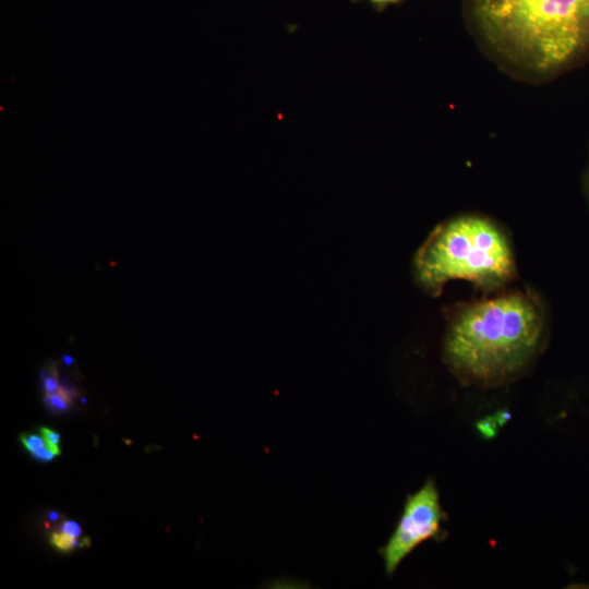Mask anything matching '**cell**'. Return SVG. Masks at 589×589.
<instances>
[{"label":"cell","instance_id":"6da1fadb","mask_svg":"<svg viewBox=\"0 0 589 589\" xmlns=\"http://www.w3.org/2000/svg\"><path fill=\"white\" fill-rule=\"evenodd\" d=\"M480 50L505 74L543 83L589 57V0H462Z\"/></svg>","mask_w":589,"mask_h":589},{"label":"cell","instance_id":"7a4b0ae2","mask_svg":"<svg viewBox=\"0 0 589 589\" xmlns=\"http://www.w3.org/2000/svg\"><path fill=\"white\" fill-rule=\"evenodd\" d=\"M546 314L528 290H501L460 304L443 345L446 365L461 382L494 387L515 380L540 352Z\"/></svg>","mask_w":589,"mask_h":589},{"label":"cell","instance_id":"3957f363","mask_svg":"<svg viewBox=\"0 0 589 589\" xmlns=\"http://www.w3.org/2000/svg\"><path fill=\"white\" fill-rule=\"evenodd\" d=\"M413 269L419 285L433 296L452 280L495 292L515 279L516 262L503 227L486 216L464 214L430 233L414 256Z\"/></svg>","mask_w":589,"mask_h":589},{"label":"cell","instance_id":"277c9868","mask_svg":"<svg viewBox=\"0 0 589 589\" xmlns=\"http://www.w3.org/2000/svg\"><path fill=\"white\" fill-rule=\"evenodd\" d=\"M445 519L438 491L429 480L407 497L394 532L381 549L386 573L392 575L418 545L435 538Z\"/></svg>","mask_w":589,"mask_h":589},{"label":"cell","instance_id":"5b68a950","mask_svg":"<svg viewBox=\"0 0 589 589\" xmlns=\"http://www.w3.org/2000/svg\"><path fill=\"white\" fill-rule=\"evenodd\" d=\"M20 440L22 444L25 446V448L37 460L50 461L57 456V454L49 448L48 444L46 443L43 436H38L36 434L23 433L21 434Z\"/></svg>","mask_w":589,"mask_h":589},{"label":"cell","instance_id":"8992f818","mask_svg":"<svg viewBox=\"0 0 589 589\" xmlns=\"http://www.w3.org/2000/svg\"><path fill=\"white\" fill-rule=\"evenodd\" d=\"M89 538L77 539L64 531L52 532L50 536V544L53 545L59 551H71L79 546H89Z\"/></svg>","mask_w":589,"mask_h":589},{"label":"cell","instance_id":"52a82bcc","mask_svg":"<svg viewBox=\"0 0 589 589\" xmlns=\"http://www.w3.org/2000/svg\"><path fill=\"white\" fill-rule=\"evenodd\" d=\"M72 401L70 393L63 387H59L57 392L46 394L45 402L55 411H64Z\"/></svg>","mask_w":589,"mask_h":589},{"label":"cell","instance_id":"ba28073f","mask_svg":"<svg viewBox=\"0 0 589 589\" xmlns=\"http://www.w3.org/2000/svg\"><path fill=\"white\" fill-rule=\"evenodd\" d=\"M40 433L44 440L46 441V443L48 444L49 448L53 450L57 454V456L60 455L61 454V450L59 448L60 434L46 426L40 428Z\"/></svg>","mask_w":589,"mask_h":589},{"label":"cell","instance_id":"9c48e42d","mask_svg":"<svg viewBox=\"0 0 589 589\" xmlns=\"http://www.w3.org/2000/svg\"><path fill=\"white\" fill-rule=\"evenodd\" d=\"M498 423L494 418H488L485 420H482L478 423V430L480 434L484 437H493L496 434V428H498Z\"/></svg>","mask_w":589,"mask_h":589},{"label":"cell","instance_id":"30bf717a","mask_svg":"<svg viewBox=\"0 0 589 589\" xmlns=\"http://www.w3.org/2000/svg\"><path fill=\"white\" fill-rule=\"evenodd\" d=\"M61 530L77 539H80L82 536L81 527L76 521L73 520L64 521L61 526Z\"/></svg>","mask_w":589,"mask_h":589},{"label":"cell","instance_id":"8fae6325","mask_svg":"<svg viewBox=\"0 0 589 589\" xmlns=\"http://www.w3.org/2000/svg\"><path fill=\"white\" fill-rule=\"evenodd\" d=\"M44 388L46 394H51L58 390L59 385L56 378V374L46 375L44 377Z\"/></svg>","mask_w":589,"mask_h":589},{"label":"cell","instance_id":"7c38bea8","mask_svg":"<svg viewBox=\"0 0 589 589\" xmlns=\"http://www.w3.org/2000/svg\"><path fill=\"white\" fill-rule=\"evenodd\" d=\"M585 192L589 201V165H588L586 176H585Z\"/></svg>","mask_w":589,"mask_h":589},{"label":"cell","instance_id":"4fadbf2b","mask_svg":"<svg viewBox=\"0 0 589 589\" xmlns=\"http://www.w3.org/2000/svg\"><path fill=\"white\" fill-rule=\"evenodd\" d=\"M374 4H388V3H395L399 0H369Z\"/></svg>","mask_w":589,"mask_h":589},{"label":"cell","instance_id":"5bb4252c","mask_svg":"<svg viewBox=\"0 0 589 589\" xmlns=\"http://www.w3.org/2000/svg\"><path fill=\"white\" fill-rule=\"evenodd\" d=\"M63 361L67 365H71L74 360L71 356H63Z\"/></svg>","mask_w":589,"mask_h":589},{"label":"cell","instance_id":"9a60e30c","mask_svg":"<svg viewBox=\"0 0 589 589\" xmlns=\"http://www.w3.org/2000/svg\"><path fill=\"white\" fill-rule=\"evenodd\" d=\"M49 518L55 521V520H57L59 518V514L56 513V512H50L49 513Z\"/></svg>","mask_w":589,"mask_h":589}]
</instances>
